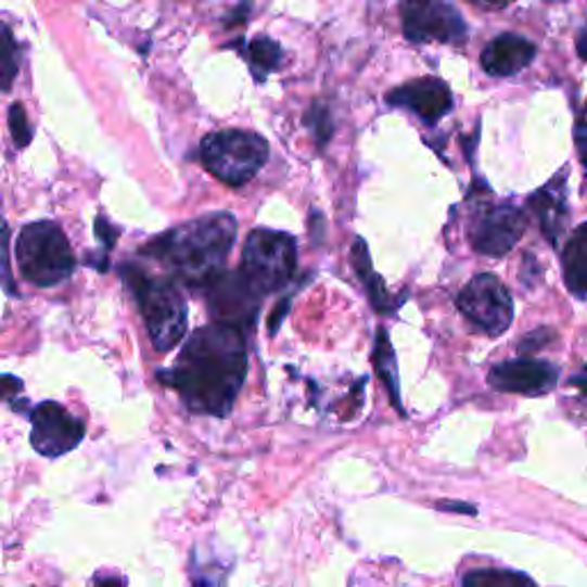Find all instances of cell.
<instances>
[{"mask_svg":"<svg viewBox=\"0 0 587 587\" xmlns=\"http://www.w3.org/2000/svg\"><path fill=\"white\" fill-rule=\"evenodd\" d=\"M248 347L244 329L226 321L197 329L179 352L175 368L156 377L175 388L193 413L226 418L244 386Z\"/></svg>","mask_w":587,"mask_h":587,"instance_id":"1","label":"cell"},{"mask_svg":"<svg viewBox=\"0 0 587 587\" xmlns=\"http://www.w3.org/2000/svg\"><path fill=\"white\" fill-rule=\"evenodd\" d=\"M237 239V218L228 212L200 216L156 237L145 253L187 288H209L226 269Z\"/></svg>","mask_w":587,"mask_h":587,"instance_id":"2","label":"cell"},{"mask_svg":"<svg viewBox=\"0 0 587 587\" xmlns=\"http://www.w3.org/2000/svg\"><path fill=\"white\" fill-rule=\"evenodd\" d=\"M123 278L133 292L156 352H168L189 329L187 301L170 278H150L145 271L125 265Z\"/></svg>","mask_w":587,"mask_h":587,"instance_id":"3","label":"cell"},{"mask_svg":"<svg viewBox=\"0 0 587 587\" xmlns=\"http://www.w3.org/2000/svg\"><path fill=\"white\" fill-rule=\"evenodd\" d=\"M16 261L24 278L37 288H53L76 269V257L65 232L53 220H37L16 239Z\"/></svg>","mask_w":587,"mask_h":587,"instance_id":"4","label":"cell"},{"mask_svg":"<svg viewBox=\"0 0 587 587\" xmlns=\"http://www.w3.org/2000/svg\"><path fill=\"white\" fill-rule=\"evenodd\" d=\"M205 168L230 187L251 181L269 158V143L259 133L244 129H226L205 136L200 145Z\"/></svg>","mask_w":587,"mask_h":587,"instance_id":"5","label":"cell"},{"mask_svg":"<svg viewBox=\"0 0 587 587\" xmlns=\"http://www.w3.org/2000/svg\"><path fill=\"white\" fill-rule=\"evenodd\" d=\"M296 269V241L278 230L259 228L248 234L241 273L265 296L282 290Z\"/></svg>","mask_w":587,"mask_h":587,"instance_id":"6","label":"cell"},{"mask_svg":"<svg viewBox=\"0 0 587 587\" xmlns=\"http://www.w3.org/2000/svg\"><path fill=\"white\" fill-rule=\"evenodd\" d=\"M404 37L413 44H463L469 24L452 0H401L399 5Z\"/></svg>","mask_w":587,"mask_h":587,"instance_id":"7","label":"cell"},{"mask_svg":"<svg viewBox=\"0 0 587 587\" xmlns=\"http://www.w3.org/2000/svg\"><path fill=\"white\" fill-rule=\"evenodd\" d=\"M528 228V218L512 202H480L469 222L471 246L480 255H508Z\"/></svg>","mask_w":587,"mask_h":587,"instance_id":"8","label":"cell"},{"mask_svg":"<svg viewBox=\"0 0 587 587\" xmlns=\"http://www.w3.org/2000/svg\"><path fill=\"white\" fill-rule=\"evenodd\" d=\"M457 308L473 327L487 335H500L514 319V303L508 288L494 273H480L457 296Z\"/></svg>","mask_w":587,"mask_h":587,"instance_id":"9","label":"cell"},{"mask_svg":"<svg viewBox=\"0 0 587 587\" xmlns=\"http://www.w3.org/2000/svg\"><path fill=\"white\" fill-rule=\"evenodd\" d=\"M30 443L33 448L49 459L76 450L86 436V424L72 416L58 401H42L30 409Z\"/></svg>","mask_w":587,"mask_h":587,"instance_id":"10","label":"cell"},{"mask_svg":"<svg viewBox=\"0 0 587 587\" xmlns=\"http://www.w3.org/2000/svg\"><path fill=\"white\" fill-rule=\"evenodd\" d=\"M207 290H209V308L216 321H226L239 329L253 327L259 312L261 294L251 285L244 273L241 271L230 276L220 273Z\"/></svg>","mask_w":587,"mask_h":587,"instance_id":"11","label":"cell"},{"mask_svg":"<svg viewBox=\"0 0 587 587\" xmlns=\"http://www.w3.org/2000/svg\"><path fill=\"white\" fill-rule=\"evenodd\" d=\"M558 368L546 360H508L494 366L489 372V386L500 393H519V395H544L553 391L558 383Z\"/></svg>","mask_w":587,"mask_h":587,"instance_id":"12","label":"cell"},{"mask_svg":"<svg viewBox=\"0 0 587 587\" xmlns=\"http://www.w3.org/2000/svg\"><path fill=\"white\" fill-rule=\"evenodd\" d=\"M386 99L391 106H399L416 113L424 125H436L438 119L448 115L455 106L448 84H443L441 78L434 76L404 84L395 88Z\"/></svg>","mask_w":587,"mask_h":587,"instance_id":"13","label":"cell"},{"mask_svg":"<svg viewBox=\"0 0 587 587\" xmlns=\"http://www.w3.org/2000/svg\"><path fill=\"white\" fill-rule=\"evenodd\" d=\"M537 55V47L528 37H521L514 33H502L494 37L492 42L484 47L480 63L482 69L489 76L508 78L528 67Z\"/></svg>","mask_w":587,"mask_h":587,"instance_id":"14","label":"cell"},{"mask_svg":"<svg viewBox=\"0 0 587 587\" xmlns=\"http://www.w3.org/2000/svg\"><path fill=\"white\" fill-rule=\"evenodd\" d=\"M528 202H531V209L539 218L544 237L549 239V244L556 246L558 239L564 232V220H566V216H570V209H566L564 173H560L544 189L533 193Z\"/></svg>","mask_w":587,"mask_h":587,"instance_id":"15","label":"cell"},{"mask_svg":"<svg viewBox=\"0 0 587 587\" xmlns=\"http://www.w3.org/2000/svg\"><path fill=\"white\" fill-rule=\"evenodd\" d=\"M564 285L576 298H587V222L574 230L564 246Z\"/></svg>","mask_w":587,"mask_h":587,"instance_id":"16","label":"cell"},{"mask_svg":"<svg viewBox=\"0 0 587 587\" xmlns=\"http://www.w3.org/2000/svg\"><path fill=\"white\" fill-rule=\"evenodd\" d=\"M352 261H354V269H356L358 278L362 280V285H366V290H368V294H370L372 306H374L379 312H391V310L395 308V303L391 301L388 288L383 285V280L379 278V273H374L368 244H366V241H362L360 237L354 241Z\"/></svg>","mask_w":587,"mask_h":587,"instance_id":"17","label":"cell"},{"mask_svg":"<svg viewBox=\"0 0 587 587\" xmlns=\"http://www.w3.org/2000/svg\"><path fill=\"white\" fill-rule=\"evenodd\" d=\"M374 366L379 377L386 383L393 404L399 409V381H397V362H395V354L391 347V337L386 333V329H379L377 333V344H374ZM401 411V409H399Z\"/></svg>","mask_w":587,"mask_h":587,"instance_id":"18","label":"cell"},{"mask_svg":"<svg viewBox=\"0 0 587 587\" xmlns=\"http://www.w3.org/2000/svg\"><path fill=\"white\" fill-rule=\"evenodd\" d=\"M246 55L251 60V67H253V74L257 80L267 78L271 72H276L280 67V60H282L280 47L269 37H255L253 42L248 44Z\"/></svg>","mask_w":587,"mask_h":587,"instance_id":"19","label":"cell"},{"mask_svg":"<svg viewBox=\"0 0 587 587\" xmlns=\"http://www.w3.org/2000/svg\"><path fill=\"white\" fill-rule=\"evenodd\" d=\"M18 72V47L12 30L0 22V92H8Z\"/></svg>","mask_w":587,"mask_h":587,"instance_id":"20","label":"cell"},{"mask_svg":"<svg viewBox=\"0 0 587 587\" xmlns=\"http://www.w3.org/2000/svg\"><path fill=\"white\" fill-rule=\"evenodd\" d=\"M461 583L465 587H498V585H505V587H512L516 583H525L531 585V576L525 574H516V572H508V570H477L473 574H465L461 578Z\"/></svg>","mask_w":587,"mask_h":587,"instance_id":"21","label":"cell"},{"mask_svg":"<svg viewBox=\"0 0 587 587\" xmlns=\"http://www.w3.org/2000/svg\"><path fill=\"white\" fill-rule=\"evenodd\" d=\"M10 133L14 138V145L18 150H24L30 145L33 140V129L28 125V115L22 104H12L10 109Z\"/></svg>","mask_w":587,"mask_h":587,"instance_id":"22","label":"cell"},{"mask_svg":"<svg viewBox=\"0 0 587 587\" xmlns=\"http://www.w3.org/2000/svg\"><path fill=\"white\" fill-rule=\"evenodd\" d=\"M8 246H10V232H8L5 222H0V285H3L5 292H10L12 296H18L14 278H12V269H10Z\"/></svg>","mask_w":587,"mask_h":587,"instance_id":"23","label":"cell"},{"mask_svg":"<svg viewBox=\"0 0 587 587\" xmlns=\"http://www.w3.org/2000/svg\"><path fill=\"white\" fill-rule=\"evenodd\" d=\"M308 125H310L312 131L317 133L319 145H327V140H329L331 133H333V125H331L329 111H327V109H321V106H315L312 113L308 115Z\"/></svg>","mask_w":587,"mask_h":587,"instance_id":"24","label":"cell"},{"mask_svg":"<svg viewBox=\"0 0 587 587\" xmlns=\"http://www.w3.org/2000/svg\"><path fill=\"white\" fill-rule=\"evenodd\" d=\"M553 340V333L551 329H539V331H533L531 335H525L519 344V352L528 354V352H539L544 344H549Z\"/></svg>","mask_w":587,"mask_h":587,"instance_id":"25","label":"cell"},{"mask_svg":"<svg viewBox=\"0 0 587 587\" xmlns=\"http://www.w3.org/2000/svg\"><path fill=\"white\" fill-rule=\"evenodd\" d=\"M574 140H576V148H578V156H580L583 164L587 166V104H585V109L580 111V115L576 119Z\"/></svg>","mask_w":587,"mask_h":587,"instance_id":"26","label":"cell"},{"mask_svg":"<svg viewBox=\"0 0 587 587\" xmlns=\"http://www.w3.org/2000/svg\"><path fill=\"white\" fill-rule=\"evenodd\" d=\"M94 234L99 241H104V246L106 251H111L115 246V239H117V230L111 228V222L104 218V216H99L97 222H94Z\"/></svg>","mask_w":587,"mask_h":587,"instance_id":"27","label":"cell"},{"mask_svg":"<svg viewBox=\"0 0 587 587\" xmlns=\"http://www.w3.org/2000/svg\"><path fill=\"white\" fill-rule=\"evenodd\" d=\"M24 391V381L16 379L12 374H0V401L3 399H12L14 395H18Z\"/></svg>","mask_w":587,"mask_h":587,"instance_id":"28","label":"cell"},{"mask_svg":"<svg viewBox=\"0 0 587 587\" xmlns=\"http://www.w3.org/2000/svg\"><path fill=\"white\" fill-rule=\"evenodd\" d=\"M469 3L480 5V8H487V10H502V8L512 5L514 0H469Z\"/></svg>","mask_w":587,"mask_h":587,"instance_id":"29","label":"cell"},{"mask_svg":"<svg viewBox=\"0 0 587 587\" xmlns=\"http://www.w3.org/2000/svg\"><path fill=\"white\" fill-rule=\"evenodd\" d=\"M288 308H290V303H278V308H276V315L271 317V333H278V327H280V319L288 315Z\"/></svg>","mask_w":587,"mask_h":587,"instance_id":"30","label":"cell"},{"mask_svg":"<svg viewBox=\"0 0 587 587\" xmlns=\"http://www.w3.org/2000/svg\"><path fill=\"white\" fill-rule=\"evenodd\" d=\"M441 510H452V512H465V514H475V508L463 502H438Z\"/></svg>","mask_w":587,"mask_h":587,"instance_id":"31","label":"cell"},{"mask_svg":"<svg viewBox=\"0 0 587 587\" xmlns=\"http://www.w3.org/2000/svg\"><path fill=\"white\" fill-rule=\"evenodd\" d=\"M576 51H578V55L587 63V26L580 28L578 35H576Z\"/></svg>","mask_w":587,"mask_h":587,"instance_id":"32","label":"cell"},{"mask_svg":"<svg viewBox=\"0 0 587 587\" xmlns=\"http://www.w3.org/2000/svg\"><path fill=\"white\" fill-rule=\"evenodd\" d=\"M572 383H574L576 388H580L583 393H587V366H585V370H583L580 377H574V379H572Z\"/></svg>","mask_w":587,"mask_h":587,"instance_id":"33","label":"cell"}]
</instances>
